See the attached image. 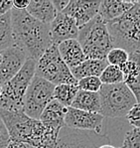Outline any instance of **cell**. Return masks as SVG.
I'll return each instance as SVG.
<instances>
[{"label":"cell","instance_id":"cell-13","mask_svg":"<svg viewBox=\"0 0 140 148\" xmlns=\"http://www.w3.org/2000/svg\"><path fill=\"white\" fill-rule=\"evenodd\" d=\"M99 140H96L89 132L63 127L59 133L55 148H98Z\"/></svg>","mask_w":140,"mask_h":148},{"label":"cell","instance_id":"cell-21","mask_svg":"<svg viewBox=\"0 0 140 148\" xmlns=\"http://www.w3.org/2000/svg\"><path fill=\"white\" fill-rule=\"evenodd\" d=\"M79 92L78 85H59L55 86L54 99L66 108H70L76 92Z\"/></svg>","mask_w":140,"mask_h":148},{"label":"cell","instance_id":"cell-29","mask_svg":"<svg viewBox=\"0 0 140 148\" xmlns=\"http://www.w3.org/2000/svg\"><path fill=\"white\" fill-rule=\"evenodd\" d=\"M11 9H12L11 0H0V16L10 12Z\"/></svg>","mask_w":140,"mask_h":148},{"label":"cell","instance_id":"cell-2","mask_svg":"<svg viewBox=\"0 0 140 148\" xmlns=\"http://www.w3.org/2000/svg\"><path fill=\"white\" fill-rule=\"evenodd\" d=\"M113 48L126 51L128 55L139 53L140 48V1L116 19L107 23Z\"/></svg>","mask_w":140,"mask_h":148},{"label":"cell","instance_id":"cell-4","mask_svg":"<svg viewBox=\"0 0 140 148\" xmlns=\"http://www.w3.org/2000/svg\"><path fill=\"white\" fill-rule=\"evenodd\" d=\"M76 41L82 48L85 59L104 60L112 49L111 40L107 32V23L96 15L89 23L79 29Z\"/></svg>","mask_w":140,"mask_h":148},{"label":"cell","instance_id":"cell-3","mask_svg":"<svg viewBox=\"0 0 140 148\" xmlns=\"http://www.w3.org/2000/svg\"><path fill=\"white\" fill-rule=\"evenodd\" d=\"M0 118L5 126L9 139L37 148L45 131V126L39 119H34L23 110H0Z\"/></svg>","mask_w":140,"mask_h":148},{"label":"cell","instance_id":"cell-9","mask_svg":"<svg viewBox=\"0 0 140 148\" xmlns=\"http://www.w3.org/2000/svg\"><path fill=\"white\" fill-rule=\"evenodd\" d=\"M103 119L104 117L100 113L68 108L65 115V126L74 130L94 131L98 135H101Z\"/></svg>","mask_w":140,"mask_h":148},{"label":"cell","instance_id":"cell-15","mask_svg":"<svg viewBox=\"0 0 140 148\" xmlns=\"http://www.w3.org/2000/svg\"><path fill=\"white\" fill-rule=\"evenodd\" d=\"M68 108L61 104L56 99L50 101L40 115L39 120L45 127L61 131L65 127V115Z\"/></svg>","mask_w":140,"mask_h":148},{"label":"cell","instance_id":"cell-24","mask_svg":"<svg viewBox=\"0 0 140 148\" xmlns=\"http://www.w3.org/2000/svg\"><path fill=\"white\" fill-rule=\"evenodd\" d=\"M129 59V55L126 51L119 48H112L107 55V62L108 65L115 66L120 69L121 67L128 61Z\"/></svg>","mask_w":140,"mask_h":148},{"label":"cell","instance_id":"cell-31","mask_svg":"<svg viewBox=\"0 0 140 148\" xmlns=\"http://www.w3.org/2000/svg\"><path fill=\"white\" fill-rule=\"evenodd\" d=\"M69 1L70 0H53L52 3H53V5H54V7H55L56 11H57V13H61L65 8H66V6L68 5Z\"/></svg>","mask_w":140,"mask_h":148},{"label":"cell","instance_id":"cell-11","mask_svg":"<svg viewBox=\"0 0 140 148\" xmlns=\"http://www.w3.org/2000/svg\"><path fill=\"white\" fill-rule=\"evenodd\" d=\"M49 30L52 44L56 46L67 40H76L79 34V28L74 20L63 13H58L49 25Z\"/></svg>","mask_w":140,"mask_h":148},{"label":"cell","instance_id":"cell-26","mask_svg":"<svg viewBox=\"0 0 140 148\" xmlns=\"http://www.w3.org/2000/svg\"><path fill=\"white\" fill-rule=\"evenodd\" d=\"M140 146V132L139 128H132L126 132L122 145L119 148H139Z\"/></svg>","mask_w":140,"mask_h":148},{"label":"cell","instance_id":"cell-20","mask_svg":"<svg viewBox=\"0 0 140 148\" xmlns=\"http://www.w3.org/2000/svg\"><path fill=\"white\" fill-rule=\"evenodd\" d=\"M70 108L89 112L100 113V101H99L98 92H89L79 90Z\"/></svg>","mask_w":140,"mask_h":148},{"label":"cell","instance_id":"cell-33","mask_svg":"<svg viewBox=\"0 0 140 148\" xmlns=\"http://www.w3.org/2000/svg\"><path fill=\"white\" fill-rule=\"evenodd\" d=\"M98 148H116V147H114L113 145H111V144L105 143V144H102V145H100V146H98Z\"/></svg>","mask_w":140,"mask_h":148},{"label":"cell","instance_id":"cell-1","mask_svg":"<svg viewBox=\"0 0 140 148\" xmlns=\"http://www.w3.org/2000/svg\"><path fill=\"white\" fill-rule=\"evenodd\" d=\"M13 46L21 49L27 59L37 61L51 46L49 25L34 19L26 10H10Z\"/></svg>","mask_w":140,"mask_h":148},{"label":"cell","instance_id":"cell-27","mask_svg":"<svg viewBox=\"0 0 140 148\" xmlns=\"http://www.w3.org/2000/svg\"><path fill=\"white\" fill-rule=\"evenodd\" d=\"M139 103L135 104L133 108L128 111V113L126 114V119L128 120L130 124L132 125V127L134 128H139L140 127V116H139Z\"/></svg>","mask_w":140,"mask_h":148},{"label":"cell","instance_id":"cell-6","mask_svg":"<svg viewBox=\"0 0 140 148\" xmlns=\"http://www.w3.org/2000/svg\"><path fill=\"white\" fill-rule=\"evenodd\" d=\"M100 114L103 117H125L135 104L139 103L124 83L102 85L98 90Z\"/></svg>","mask_w":140,"mask_h":148},{"label":"cell","instance_id":"cell-12","mask_svg":"<svg viewBox=\"0 0 140 148\" xmlns=\"http://www.w3.org/2000/svg\"><path fill=\"white\" fill-rule=\"evenodd\" d=\"M99 3L100 1L70 0L66 8L61 13L73 18L80 29L98 15Z\"/></svg>","mask_w":140,"mask_h":148},{"label":"cell","instance_id":"cell-35","mask_svg":"<svg viewBox=\"0 0 140 148\" xmlns=\"http://www.w3.org/2000/svg\"><path fill=\"white\" fill-rule=\"evenodd\" d=\"M1 59H2V58H1V55H0V62H1Z\"/></svg>","mask_w":140,"mask_h":148},{"label":"cell","instance_id":"cell-19","mask_svg":"<svg viewBox=\"0 0 140 148\" xmlns=\"http://www.w3.org/2000/svg\"><path fill=\"white\" fill-rule=\"evenodd\" d=\"M108 65L107 60H94V59H85L78 67L71 70L73 77L76 81L87 77H98L102 71Z\"/></svg>","mask_w":140,"mask_h":148},{"label":"cell","instance_id":"cell-25","mask_svg":"<svg viewBox=\"0 0 140 148\" xmlns=\"http://www.w3.org/2000/svg\"><path fill=\"white\" fill-rule=\"evenodd\" d=\"M76 85H78L79 90H81L89 92H98L102 84H101L98 77H87V78L79 79Z\"/></svg>","mask_w":140,"mask_h":148},{"label":"cell","instance_id":"cell-7","mask_svg":"<svg viewBox=\"0 0 140 148\" xmlns=\"http://www.w3.org/2000/svg\"><path fill=\"white\" fill-rule=\"evenodd\" d=\"M35 76L46 79L54 86L78 84L70 69L61 59L56 45H51L36 61Z\"/></svg>","mask_w":140,"mask_h":148},{"label":"cell","instance_id":"cell-14","mask_svg":"<svg viewBox=\"0 0 140 148\" xmlns=\"http://www.w3.org/2000/svg\"><path fill=\"white\" fill-rule=\"evenodd\" d=\"M140 54L130 55L129 59L120 68L123 74V83L130 90L137 101L139 102L140 95Z\"/></svg>","mask_w":140,"mask_h":148},{"label":"cell","instance_id":"cell-18","mask_svg":"<svg viewBox=\"0 0 140 148\" xmlns=\"http://www.w3.org/2000/svg\"><path fill=\"white\" fill-rule=\"evenodd\" d=\"M26 12L43 24L50 25L57 16L51 0H30Z\"/></svg>","mask_w":140,"mask_h":148},{"label":"cell","instance_id":"cell-30","mask_svg":"<svg viewBox=\"0 0 140 148\" xmlns=\"http://www.w3.org/2000/svg\"><path fill=\"white\" fill-rule=\"evenodd\" d=\"M29 5V0H13L12 8L16 10H26Z\"/></svg>","mask_w":140,"mask_h":148},{"label":"cell","instance_id":"cell-17","mask_svg":"<svg viewBox=\"0 0 140 148\" xmlns=\"http://www.w3.org/2000/svg\"><path fill=\"white\" fill-rule=\"evenodd\" d=\"M61 59L71 71L85 60V57L76 40H67L57 46Z\"/></svg>","mask_w":140,"mask_h":148},{"label":"cell","instance_id":"cell-8","mask_svg":"<svg viewBox=\"0 0 140 148\" xmlns=\"http://www.w3.org/2000/svg\"><path fill=\"white\" fill-rule=\"evenodd\" d=\"M55 86L40 77L34 76L23 99V112L27 116L39 119L44 108L54 99Z\"/></svg>","mask_w":140,"mask_h":148},{"label":"cell","instance_id":"cell-23","mask_svg":"<svg viewBox=\"0 0 140 148\" xmlns=\"http://www.w3.org/2000/svg\"><path fill=\"white\" fill-rule=\"evenodd\" d=\"M102 85H116L123 83V74L118 67L107 65L99 76Z\"/></svg>","mask_w":140,"mask_h":148},{"label":"cell","instance_id":"cell-22","mask_svg":"<svg viewBox=\"0 0 140 148\" xmlns=\"http://www.w3.org/2000/svg\"><path fill=\"white\" fill-rule=\"evenodd\" d=\"M13 46L10 12L0 16V53Z\"/></svg>","mask_w":140,"mask_h":148},{"label":"cell","instance_id":"cell-32","mask_svg":"<svg viewBox=\"0 0 140 148\" xmlns=\"http://www.w3.org/2000/svg\"><path fill=\"white\" fill-rule=\"evenodd\" d=\"M6 148H31L29 145L25 144V143L22 142H17V141H11L9 140L7 146Z\"/></svg>","mask_w":140,"mask_h":148},{"label":"cell","instance_id":"cell-16","mask_svg":"<svg viewBox=\"0 0 140 148\" xmlns=\"http://www.w3.org/2000/svg\"><path fill=\"white\" fill-rule=\"evenodd\" d=\"M139 0H103L100 1L98 15L107 23L128 11Z\"/></svg>","mask_w":140,"mask_h":148},{"label":"cell","instance_id":"cell-34","mask_svg":"<svg viewBox=\"0 0 140 148\" xmlns=\"http://www.w3.org/2000/svg\"><path fill=\"white\" fill-rule=\"evenodd\" d=\"M0 97H1V86H0Z\"/></svg>","mask_w":140,"mask_h":148},{"label":"cell","instance_id":"cell-10","mask_svg":"<svg viewBox=\"0 0 140 148\" xmlns=\"http://www.w3.org/2000/svg\"><path fill=\"white\" fill-rule=\"evenodd\" d=\"M0 62V86L10 81L21 70L27 58L21 49L16 46H11L2 51Z\"/></svg>","mask_w":140,"mask_h":148},{"label":"cell","instance_id":"cell-5","mask_svg":"<svg viewBox=\"0 0 140 148\" xmlns=\"http://www.w3.org/2000/svg\"><path fill=\"white\" fill-rule=\"evenodd\" d=\"M36 61L27 59L15 77L1 86L0 110H23V99L27 88L35 76Z\"/></svg>","mask_w":140,"mask_h":148},{"label":"cell","instance_id":"cell-28","mask_svg":"<svg viewBox=\"0 0 140 148\" xmlns=\"http://www.w3.org/2000/svg\"><path fill=\"white\" fill-rule=\"evenodd\" d=\"M9 135L7 133L5 126L0 118V148H6L9 142Z\"/></svg>","mask_w":140,"mask_h":148}]
</instances>
